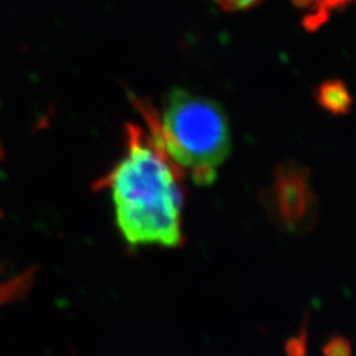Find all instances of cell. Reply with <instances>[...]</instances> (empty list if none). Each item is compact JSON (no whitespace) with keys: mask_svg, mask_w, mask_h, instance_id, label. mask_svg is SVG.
<instances>
[{"mask_svg":"<svg viewBox=\"0 0 356 356\" xmlns=\"http://www.w3.org/2000/svg\"><path fill=\"white\" fill-rule=\"evenodd\" d=\"M127 152L101 179L114 201L116 225L134 247L184 242V173L139 126H127Z\"/></svg>","mask_w":356,"mask_h":356,"instance_id":"1","label":"cell"},{"mask_svg":"<svg viewBox=\"0 0 356 356\" xmlns=\"http://www.w3.org/2000/svg\"><path fill=\"white\" fill-rule=\"evenodd\" d=\"M272 216L291 231H305L313 226L316 197L309 175L302 166L285 164L277 170L270 188Z\"/></svg>","mask_w":356,"mask_h":356,"instance_id":"3","label":"cell"},{"mask_svg":"<svg viewBox=\"0 0 356 356\" xmlns=\"http://www.w3.org/2000/svg\"><path fill=\"white\" fill-rule=\"evenodd\" d=\"M317 95L319 104L331 114H346L353 104V98L341 81L323 82Z\"/></svg>","mask_w":356,"mask_h":356,"instance_id":"5","label":"cell"},{"mask_svg":"<svg viewBox=\"0 0 356 356\" xmlns=\"http://www.w3.org/2000/svg\"><path fill=\"white\" fill-rule=\"evenodd\" d=\"M216 4L226 11H243L257 6L261 0H214Z\"/></svg>","mask_w":356,"mask_h":356,"instance_id":"6","label":"cell"},{"mask_svg":"<svg viewBox=\"0 0 356 356\" xmlns=\"http://www.w3.org/2000/svg\"><path fill=\"white\" fill-rule=\"evenodd\" d=\"M3 156H4V152H3V147H1V144H0V160L3 159Z\"/></svg>","mask_w":356,"mask_h":356,"instance_id":"7","label":"cell"},{"mask_svg":"<svg viewBox=\"0 0 356 356\" xmlns=\"http://www.w3.org/2000/svg\"><path fill=\"white\" fill-rule=\"evenodd\" d=\"M354 0H293L294 6L304 16V26L309 31H316L323 26L331 16L344 10Z\"/></svg>","mask_w":356,"mask_h":356,"instance_id":"4","label":"cell"},{"mask_svg":"<svg viewBox=\"0 0 356 356\" xmlns=\"http://www.w3.org/2000/svg\"><path fill=\"white\" fill-rule=\"evenodd\" d=\"M153 141L198 185L216 181L231 148L229 118L220 104L186 89L170 90L161 114L136 101Z\"/></svg>","mask_w":356,"mask_h":356,"instance_id":"2","label":"cell"}]
</instances>
